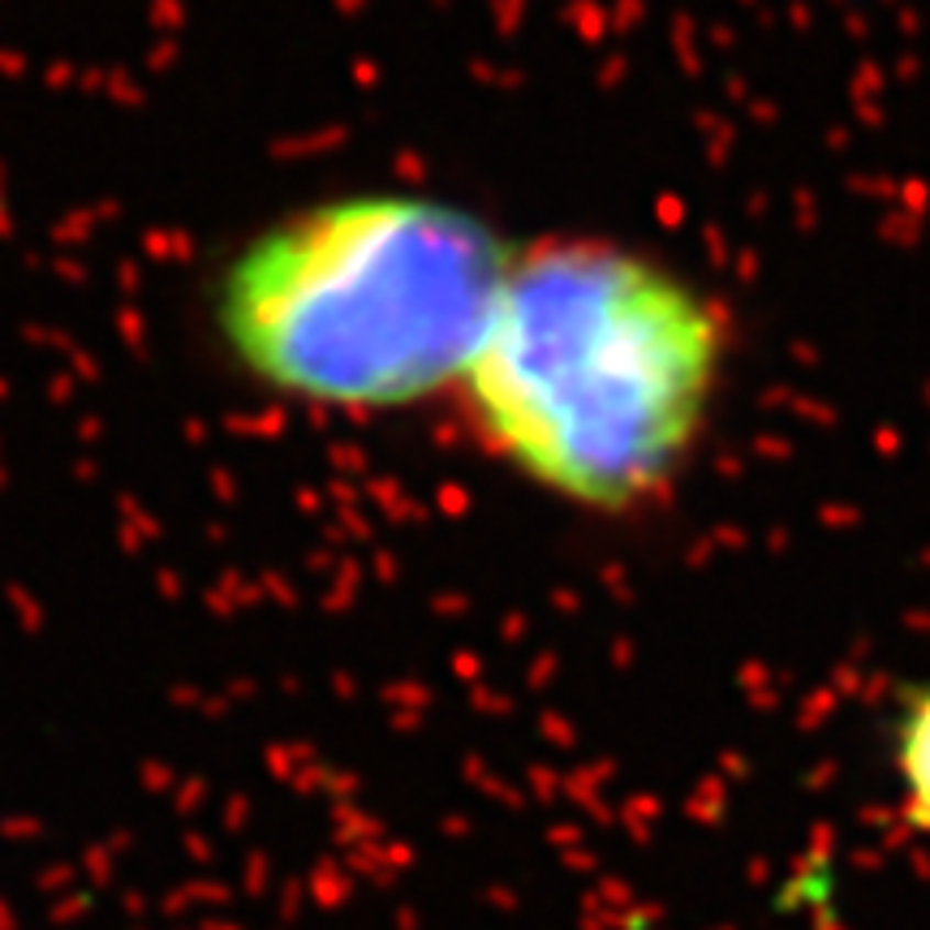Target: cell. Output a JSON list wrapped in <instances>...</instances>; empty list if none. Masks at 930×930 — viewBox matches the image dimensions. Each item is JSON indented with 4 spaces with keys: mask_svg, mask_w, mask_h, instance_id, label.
<instances>
[{
    "mask_svg": "<svg viewBox=\"0 0 930 930\" xmlns=\"http://www.w3.org/2000/svg\"><path fill=\"white\" fill-rule=\"evenodd\" d=\"M732 310L664 255L604 233L513 242L453 392L474 449L599 521L664 509L698 462L732 366Z\"/></svg>",
    "mask_w": 930,
    "mask_h": 930,
    "instance_id": "obj_1",
    "label": "cell"
},
{
    "mask_svg": "<svg viewBox=\"0 0 930 930\" xmlns=\"http://www.w3.org/2000/svg\"><path fill=\"white\" fill-rule=\"evenodd\" d=\"M513 242L474 207L350 190L251 233L211 285L233 370L276 401L375 418L453 401Z\"/></svg>",
    "mask_w": 930,
    "mask_h": 930,
    "instance_id": "obj_2",
    "label": "cell"
},
{
    "mask_svg": "<svg viewBox=\"0 0 930 930\" xmlns=\"http://www.w3.org/2000/svg\"><path fill=\"white\" fill-rule=\"evenodd\" d=\"M887 763L905 831L930 840V680L905 685L887 723Z\"/></svg>",
    "mask_w": 930,
    "mask_h": 930,
    "instance_id": "obj_3",
    "label": "cell"
}]
</instances>
